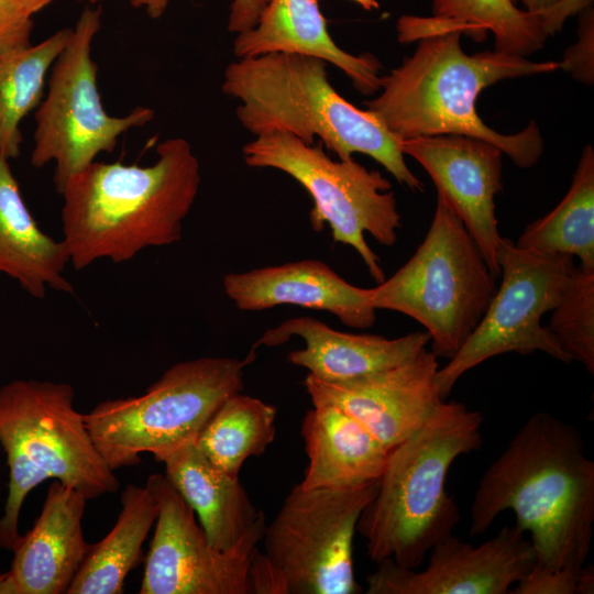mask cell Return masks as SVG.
Returning a JSON list of instances; mask_svg holds the SVG:
<instances>
[{
	"label": "cell",
	"instance_id": "cell-1",
	"mask_svg": "<svg viewBox=\"0 0 594 594\" xmlns=\"http://www.w3.org/2000/svg\"><path fill=\"white\" fill-rule=\"evenodd\" d=\"M506 510L529 534L537 563L583 568L594 529V462L575 426L546 411L526 420L477 484L470 535L487 531Z\"/></svg>",
	"mask_w": 594,
	"mask_h": 594
},
{
	"label": "cell",
	"instance_id": "cell-2",
	"mask_svg": "<svg viewBox=\"0 0 594 594\" xmlns=\"http://www.w3.org/2000/svg\"><path fill=\"white\" fill-rule=\"evenodd\" d=\"M148 166L92 162L62 191L63 241L82 270L101 258L122 263L150 246L180 240L199 191L200 165L189 142L169 138Z\"/></svg>",
	"mask_w": 594,
	"mask_h": 594
},
{
	"label": "cell",
	"instance_id": "cell-3",
	"mask_svg": "<svg viewBox=\"0 0 594 594\" xmlns=\"http://www.w3.org/2000/svg\"><path fill=\"white\" fill-rule=\"evenodd\" d=\"M458 30L427 34L400 65L382 76L380 94L365 101L399 141L458 134L490 142L521 168L532 167L543 153L535 120L515 134H501L477 113L479 95L499 80L551 73L559 62L485 51L466 54Z\"/></svg>",
	"mask_w": 594,
	"mask_h": 594
},
{
	"label": "cell",
	"instance_id": "cell-4",
	"mask_svg": "<svg viewBox=\"0 0 594 594\" xmlns=\"http://www.w3.org/2000/svg\"><path fill=\"white\" fill-rule=\"evenodd\" d=\"M328 63L290 53L237 58L223 72L222 92L239 101L235 114L254 136L284 132L315 139L339 160L362 153L413 191L424 183L410 170L400 141L370 110L344 99L329 82Z\"/></svg>",
	"mask_w": 594,
	"mask_h": 594
},
{
	"label": "cell",
	"instance_id": "cell-5",
	"mask_svg": "<svg viewBox=\"0 0 594 594\" xmlns=\"http://www.w3.org/2000/svg\"><path fill=\"white\" fill-rule=\"evenodd\" d=\"M483 420L482 413L443 400L389 450L377 492L356 525L371 560L418 569L431 548L453 534L461 516L446 480L459 457L482 446Z\"/></svg>",
	"mask_w": 594,
	"mask_h": 594
},
{
	"label": "cell",
	"instance_id": "cell-6",
	"mask_svg": "<svg viewBox=\"0 0 594 594\" xmlns=\"http://www.w3.org/2000/svg\"><path fill=\"white\" fill-rule=\"evenodd\" d=\"M74 398V388L66 383L14 380L0 387V444L9 466L0 548L16 547L22 505L45 480L55 479L87 499L116 493L120 486Z\"/></svg>",
	"mask_w": 594,
	"mask_h": 594
},
{
	"label": "cell",
	"instance_id": "cell-7",
	"mask_svg": "<svg viewBox=\"0 0 594 594\" xmlns=\"http://www.w3.org/2000/svg\"><path fill=\"white\" fill-rule=\"evenodd\" d=\"M496 277L462 220L441 194L429 230L413 256L370 288L377 309L397 311L422 324L432 352L450 360L483 318Z\"/></svg>",
	"mask_w": 594,
	"mask_h": 594
},
{
	"label": "cell",
	"instance_id": "cell-8",
	"mask_svg": "<svg viewBox=\"0 0 594 594\" xmlns=\"http://www.w3.org/2000/svg\"><path fill=\"white\" fill-rule=\"evenodd\" d=\"M199 358L167 369L143 395L109 399L84 414L88 431L114 471L195 442L220 405L243 389L248 361Z\"/></svg>",
	"mask_w": 594,
	"mask_h": 594
},
{
	"label": "cell",
	"instance_id": "cell-9",
	"mask_svg": "<svg viewBox=\"0 0 594 594\" xmlns=\"http://www.w3.org/2000/svg\"><path fill=\"white\" fill-rule=\"evenodd\" d=\"M244 163L275 168L293 177L310 195L309 220L315 231L328 223L333 243L353 248L378 284L385 279L381 260L365 240L392 246L402 226L391 182L352 158L332 160L320 141L306 144L284 132L254 136L242 147Z\"/></svg>",
	"mask_w": 594,
	"mask_h": 594
},
{
	"label": "cell",
	"instance_id": "cell-10",
	"mask_svg": "<svg viewBox=\"0 0 594 594\" xmlns=\"http://www.w3.org/2000/svg\"><path fill=\"white\" fill-rule=\"evenodd\" d=\"M101 15V8H86L81 12L51 68L47 95L35 111L30 162L37 168L54 164L53 180L58 194L99 154L112 152L122 134L154 118V110L148 107H136L123 117L106 111L92 58Z\"/></svg>",
	"mask_w": 594,
	"mask_h": 594
},
{
	"label": "cell",
	"instance_id": "cell-11",
	"mask_svg": "<svg viewBox=\"0 0 594 594\" xmlns=\"http://www.w3.org/2000/svg\"><path fill=\"white\" fill-rule=\"evenodd\" d=\"M497 260L499 288L470 338L437 372L443 400L463 374L501 354L541 351L562 363L573 362L541 318L561 301L576 267L574 257L528 251L503 238Z\"/></svg>",
	"mask_w": 594,
	"mask_h": 594
},
{
	"label": "cell",
	"instance_id": "cell-12",
	"mask_svg": "<svg viewBox=\"0 0 594 594\" xmlns=\"http://www.w3.org/2000/svg\"><path fill=\"white\" fill-rule=\"evenodd\" d=\"M377 482L349 490L295 485L261 541L284 594H358L353 539Z\"/></svg>",
	"mask_w": 594,
	"mask_h": 594
},
{
	"label": "cell",
	"instance_id": "cell-13",
	"mask_svg": "<svg viewBox=\"0 0 594 594\" xmlns=\"http://www.w3.org/2000/svg\"><path fill=\"white\" fill-rule=\"evenodd\" d=\"M145 486L158 506L140 594H249V568L266 527L262 513L231 550L216 549L164 474Z\"/></svg>",
	"mask_w": 594,
	"mask_h": 594
},
{
	"label": "cell",
	"instance_id": "cell-14",
	"mask_svg": "<svg viewBox=\"0 0 594 594\" xmlns=\"http://www.w3.org/2000/svg\"><path fill=\"white\" fill-rule=\"evenodd\" d=\"M536 562L534 547L515 526L503 527L479 546L453 534L429 551L425 569L377 562L366 576L369 594H507Z\"/></svg>",
	"mask_w": 594,
	"mask_h": 594
},
{
	"label": "cell",
	"instance_id": "cell-15",
	"mask_svg": "<svg viewBox=\"0 0 594 594\" xmlns=\"http://www.w3.org/2000/svg\"><path fill=\"white\" fill-rule=\"evenodd\" d=\"M437 359L426 349L403 364L351 380L326 382L308 374L304 385L314 405L344 410L391 450L443 402L436 383Z\"/></svg>",
	"mask_w": 594,
	"mask_h": 594
},
{
	"label": "cell",
	"instance_id": "cell-16",
	"mask_svg": "<svg viewBox=\"0 0 594 594\" xmlns=\"http://www.w3.org/2000/svg\"><path fill=\"white\" fill-rule=\"evenodd\" d=\"M400 148L425 168L498 278L497 252L503 237L495 197L503 189L504 153L490 142L458 134L407 139L400 141Z\"/></svg>",
	"mask_w": 594,
	"mask_h": 594
},
{
	"label": "cell",
	"instance_id": "cell-17",
	"mask_svg": "<svg viewBox=\"0 0 594 594\" xmlns=\"http://www.w3.org/2000/svg\"><path fill=\"white\" fill-rule=\"evenodd\" d=\"M222 284L226 295L244 311L292 305L326 310L354 329H369L376 320V309L369 299L370 288L348 283L318 260L229 273Z\"/></svg>",
	"mask_w": 594,
	"mask_h": 594
},
{
	"label": "cell",
	"instance_id": "cell-18",
	"mask_svg": "<svg viewBox=\"0 0 594 594\" xmlns=\"http://www.w3.org/2000/svg\"><path fill=\"white\" fill-rule=\"evenodd\" d=\"M293 337H299L305 348L292 351L289 362L326 382L351 380L397 366L416 358L430 342L426 330L387 339L342 332L316 318L297 317L266 330L255 346L280 345Z\"/></svg>",
	"mask_w": 594,
	"mask_h": 594
},
{
	"label": "cell",
	"instance_id": "cell-19",
	"mask_svg": "<svg viewBox=\"0 0 594 594\" xmlns=\"http://www.w3.org/2000/svg\"><path fill=\"white\" fill-rule=\"evenodd\" d=\"M87 501L58 481L48 486L40 516L13 550L16 594L67 593L90 547L81 526Z\"/></svg>",
	"mask_w": 594,
	"mask_h": 594
},
{
	"label": "cell",
	"instance_id": "cell-20",
	"mask_svg": "<svg viewBox=\"0 0 594 594\" xmlns=\"http://www.w3.org/2000/svg\"><path fill=\"white\" fill-rule=\"evenodd\" d=\"M267 53L301 54L341 69L363 95L381 89L383 66L374 55H353L336 44L318 0H270L256 25L237 34V58Z\"/></svg>",
	"mask_w": 594,
	"mask_h": 594
},
{
	"label": "cell",
	"instance_id": "cell-21",
	"mask_svg": "<svg viewBox=\"0 0 594 594\" xmlns=\"http://www.w3.org/2000/svg\"><path fill=\"white\" fill-rule=\"evenodd\" d=\"M300 432L309 461L301 487L349 490L378 482L389 450L344 410L314 405Z\"/></svg>",
	"mask_w": 594,
	"mask_h": 594
},
{
	"label": "cell",
	"instance_id": "cell-22",
	"mask_svg": "<svg viewBox=\"0 0 594 594\" xmlns=\"http://www.w3.org/2000/svg\"><path fill=\"white\" fill-rule=\"evenodd\" d=\"M155 460L165 465L164 475L198 515L216 549H233L263 513L255 508L239 477L218 469L196 442Z\"/></svg>",
	"mask_w": 594,
	"mask_h": 594
},
{
	"label": "cell",
	"instance_id": "cell-23",
	"mask_svg": "<svg viewBox=\"0 0 594 594\" xmlns=\"http://www.w3.org/2000/svg\"><path fill=\"white\" fill-rule=\"evenodd\" d=\"M68 263L66 244L41 230L9 158L0 153V273L16 280L29 295L43 298L47 288L74 292L64 276Z\"/></svg>",
	"mask_w": 594,
	"mask_h": 594
},
{
	"label": "cell",
	"instance_id": "cell-24",
	"mask_svg": "<svg viewBox=\"0 0 594 594\" xmlns=\"http://www.w3.org/2000/svg\"><path fill=\"white\" fill-rule=\"evenodd\" d=\"M431 18L403 15L396 24L398 41L451 30L483 40L495 37L494 51L527 57L539 51L549 33L540 15L519 9L513 0H432Z\"/></svg>",
	"mask_w": 594,
	"mask_h": 594
},
{
	"label": "cell",
	"instance_id": "cell-25",
	"mask_svg": "<svg viewBox=\"0 0 594 594\" xmlns=\"http://www.w3.org/2000/svg\"><path fill=\"white\" fill-rule=\"evenodd\" d=\"M109 534L89 550L66 594H121L129 572L142 557V546L156 521L158 506L146 486L129 484Z\"/></svg>",
	"mask_w": 594,
	"mask_h": 594
},
{
	"label": "cell",
	"instance_id": "cell-26",
	"mask_svg": "<svg viewBox=\"0 0 594 594\" xmlns=\"http://www.w3.org/2000/svg\"><path fill=\"white\" fill-rule=\"evenodd\" d=\"M515 244L546 254H568L594 268V151L582 150L571 186L546 216L526 227Z\"/></svg>",
	"mask_w": 594,
	"mask_h": 594
},
{
	"label": "cell",
	"instance_id": "cell-27",
	"mask_svg": "<svg viewBox=\"0 0 594 594\" xmlns=\"http://www.w3.org/2000/svg\"><path fill=\"white\" fill-rule=\"evenodd\" d=\"M72 34L62 29L37 44L0 52V153L7 158L20 154V124L43 99L51 68Z\"/></svg>",
	"mask_w": 594,
	"mask_h": 594
},
{
	"label": "cell",
	"instance_id": "cell-28",
	"mask_svg": "<svg viewBox=\"0 0 594 594\" xmlns=\"http://www.w3.org/2000/svg\"><path fill=\"white\" fill-rule=\"evenodd\" d=\"M275 418L274 406L238 393L220 405L195 442L218 469L239 477L243 462L273 442Z\"/></svg>",
	"mask_w": 594,
	"mask_h": 594
},
{
	"label": "cell",
	"instance_id": "cell-29",
	"mask_svg": "<svg viewBox=\"0 0 594 594\" xmlns=\"http://www.w3.org/2000/svg\"><path fill=\"white\" fill-rule=\"evenodd\" d=\"M548 328L572 361L594 374V268L575 267Z\"/></svg>",
	"mask_w": 594,
	"mask_h": 594
},
{
	"label": "cell",
	"instance_id": "cell-30",
	"mask_svg": "<svg viewBox=\"0 0 594 594\" xmlns=\"http://www.w3.org/2000/svg\"><path fill=\"white\" fill-rule=\"evenodd\" d=\"M560 64L573 78L592 85L594 81V13L588 6L580 12L578 41L570 46Z\"/></svg>",
	"mask_w": 594,
	"mask_h": 594
},
{
	"label": "cell",
	"instance_id": "cell-31",
	"mask_svg": "<svg viewBox=\"0 0 594 594\" xmlns=\"http://www.w3.org/2000/svg\"><path fill=\"white\" fill-rule=\"evenodd\" d=\"M580 572L581 570H551L535 562L531 569L514 585L510 593L576 594Z\"/></svg>",
	"mask_w": 594,
	"mask_h": 594
},
{
	"label": "cell",
	"instance_id": "cell-32",
	"mask_svg": "<svg viewBox=\"0 0 594 594\" xmlns=\"http://www.w3.org/2000/svg\"><path fill=\"white\" fill-rule=\"evenodd\" d=\"M32 15L15 0H0V52L30 45Z\"/></svg>",
	"mask_w": 594,
	"mask_h": 594
},
{
	"label": "cell",
	"instance_id": "cell-33",
	"mask_svg": "<svg viewBox=\"0 0 594 594\" xmlns=\"http://www.w3.org/2000/svg\"><path fill=\"white\" fill-rule=\"evenodd\" d=\"M270 0H233L228 19V31L242 33L253 29Z\"/></svg>",
	"mask_w": 594,
	"mask_h": 594
},
{
	"label": "cell",
	"instance_id": "cell-34",
	"mask_svg": "<svg viewBox=\"0 0 594 594\" xmlns=\"http://www.w3.org/2000/svg\"><path fill=\"white\" fill-rule=\"evenodd\" d=\"M515 3L518 0H513ZM525 7V11L540 15L546 24V29L549 35L553 34L551 29V20L553 12L561 2V0H520Z\"/></svg>",
	"mask_w": 594,
	"mask_h": 594
},
{
	"label": "cell",
	"instance_id": "cell-35",
	"mask_svg": "<svg viewBox=\"0 0 594 594\" xmlns=\"http://www.w3.org/2000/svg\"><path fill=\"white\" fill-rule=\"evenodd\" d=\"M130 2L136 9H144L150 18L158 19L165 13L170 0H130Z\"/></svg>",
	"mask_w": 594,
	"mask_h": 594
},
{
	"label": "cell",
	"instance_id": "cell-36",
	"mask_svg": "<svg viewBox=\"0 0 594 594\" xmlns=\"http://www.w3.org/2000/svg\"><path fill=\"white\" fill-rule=\"evenodd\" d=\"M594 593V569L590 563H585L581 569L576 594Z\"/></svg>",
	"mask_w": 594,
	"mask_h": 594
},
{
	"label": "cell",
	"instance_id": "cell-37",
	"mask_svg": "<svg viewBox=\"0 0 594 594\" xmlns=\"http://www.w3.org/2000/svg\"><path fill=\"white\" fill-rule=\"evenodd\" d=\"M30 15L37 13L55 0H15Z\"/></svg>",
	"mask_w": 594,
	"mask_h": 594
},
{
	"label": "cell",
	"instance_id": "cell-38",
	"mask_svg": "<svg viewBox=\"0 0 594 594\" xmlns=\"http://www.w3.org/2000/svg\"><path fill=\"white\" fill-rule=\"evenodd\" d=\"M0 594H16L9 571L6 573H0Z\"/></svg>",
	"mask_w": 594,
	"mask_h": 594
},
{
	"label": "cell",
	"instance_id": "cell-39",
	"mask_svg": "<svg viewBox=\"0 0 594 594\" xmlns=\"http://www.w3.org/2000/svg\"><path fill=\"white\" fill-rule=\"evenodd\" d=\"M77 1L95 4V3H98V2H100L102 0H77Z\"/></svg>",
	"mask_w": 594,
	"mask_h": 594
}]
</instances>
